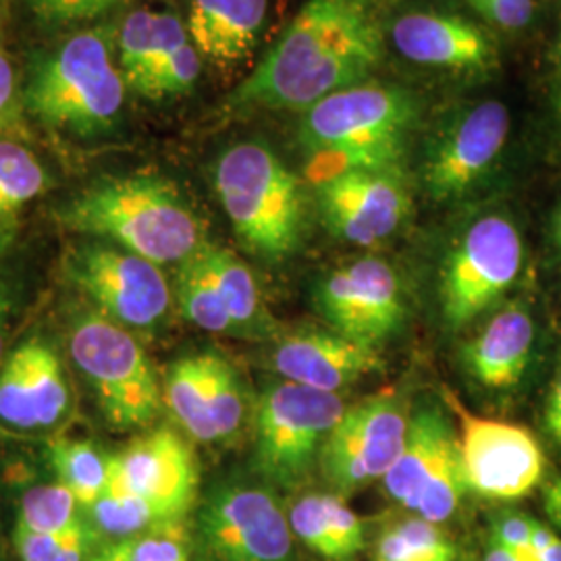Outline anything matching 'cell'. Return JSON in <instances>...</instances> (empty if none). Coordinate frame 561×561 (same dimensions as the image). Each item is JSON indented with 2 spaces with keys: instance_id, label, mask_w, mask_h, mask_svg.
I'll list each match as a JSON object with an SVG mask.
<instances>
[{
  "instance_id": "cell-30",
  "label": "cell",
  "mask_w": 561,
  "mask_h": 561,
  "mask_svg": "<svg viewBox=\"0 0 561 561\" xmlns=\"http://www.w3.org/2000/svg\"><path fill=\"white\" fill-rule=\"evenodd\" d=\"M48 185L50 180L32 150L20 141L0 140V222H11Z\"/></svg>"
},
{
  "instance_id": "cell-23",
  "label": "cell",
  "mask_w": 561,
  "mask_h": 561,
  "mask_svg": "<svg viewBox=\"0 0 561 561\" xmlns=\"http://www.w3.org/2000/svg\"><path fill=\"white\" fill-rule=\"evenodd\" d=\"M187 42V27L175 13L150 9L129 13L117 32L119 69L125 85L144 94L162 65Z\"/></svg>"
},
{
  "instance_id": "cell-47",
  "label": "cell",
  "mask_w": 561,
  "mask_h": 561,
  "mask_svg": "<svg viewBox=\"0 0 561 561\" xmlns=\"http://www.w3.org/2000/svg\"><path fill=\"white\" fill-rule=\"evenodd\" d=\"M15 238V225L13 222H0V259L7 254L9 245Z\"/></svg>"
},
{
  "instance_id": "cell-45",
  "label": "cell",
  "mask_w": 561,
  "mask_h": 561,
  "mask_svg": "<svg viewBox=\"0 0 561 561\" xmlns=\"http://www.w3.org/2000/svg\"><path fill=\"white\" fill-rule=\"evenodd\" d=\"M482 561H522L520 556L512 549H507L502 542L491 541L489 551L484 553V560Z\"/></svg>"
},
{
  "instance_id": "cell-33",
  "label": "cell",
  "mask_w": 561,
  "mask_h": 561,
  "mask_svg": "<svg viewBox=\"0 0 561 561\" xmlns=\"http://www.w3.org/2000/svg\"><path fill=\"white\" fill-rule=\"evenodd\" d=\"M13 541L21 561H85L102 547L85 520L59 535L34 533L18 524Z\"/></svg>"
},
{
  "instance_id": "cell-7",
  "label": "cell",
  "mask_w": 561,
  "mask_h": 561,
  "mask_svg": "<svg viewBox=\"0 0 561 561\" xmlns=\"http://www.w3.org/2000/svg\"><path fill=\"white\" fill-rule=\"evenodd\" d=\"M337 393L283 381L262 393L256 412V466L279 486H298L321 458L343 416Z\"/></svg>"
},
{
  "instance_id": "cell-1",
  "label": "cell",
  "mask_w": 561,
  "mask_h": 561,
  "mask_svg": "<svg viewBox=\"0 0 561 561\" xmlns=\"http://www.w3.org/2000/svg\"><path fill=\"white\" fill-rule=\"evenodd\" d=\"M381 55V27L360 0H308L229 102L306 111L358 85Z\"/></svg>"
},
{
  "instance_id": "cell-5",
  "label": "cell",
  "mask_w": 561,
  "mask_h": 561,
  "mask_svg": "<svg viewBox=\"0 0 561 561\" xmlns=\"http://www.w3.org/2000/svg\"><path fill=\"white\" fill-rule=\"evenodd\" d=\"M215 190L241 243L266 261H283L300 241V181L259 141L236 144L215 167Z\"/></svg>"
},
{
  "instance_id": "cell-32",
  "label": "cell",
  "mask_w": 561,
  "mask_h": 561,
  "mask_svg": "<svg viewBox=\"0 0 561 561\" xmlns=\"http://www.w3.org/2000/svg\"><path fill=\"white\" fill-rule=\"evenodd\" d=\"M76 495L57 482H44L27 489L20 502L18 524L44 535L67 533L85 520Z\"/></svg>"
},
{
  "instance_id": "cell-51",
  "label": "cell",
  "mask_w": 561,
  "mask_h": 561,
  "mask_svg": "<svg viewBox=\"0 0 561 561\" xmlns=\"http://www.w3.org/2000/svg\"><path fill=\"white\" fill-rule=\"evenodd\" d=\"M558 111H560V117H561V94H560V99H558Z\"/></svg>"
},
{
  "instance_id": "cell-28",
  "label": "cell",
  "mask_w": 561,
  "mask_h": 561,
  "mask_svg": "<svg viewBox=\"0 0 561 561\" xmlns=\"http://www.w3.org/2000/svg\"><path fill=\"white\" fill-rule=\"evenodd\" d=\"M204 248V245H202ZM198 250L194 256L181 262L175 280V298L187 321L208 333H236L231 317L222 304L219 287Z\"/></svg>"
},
{
  "instance_id": "cell-31",
  "label": "cell",
  "mask_w": 561,
  "mask_h": 561,
  "mask_svg": "<svg viewBox=\"0 0 561 561\" xmlns=\"http://www.w3.org/2000/svg\"><path fill=\"white\" fill-rule=\"evenodd\" d=\"M375 561H456V545L439 524L416 516L382 530Z\"/></svg>"
},
{
  "instance_id": "cell-42",
  "label": "cell",
  "mask_w": 561,
  "mask_h": 561,
  "mask_svg": "<svg viewBox=\"0 0 561 561\" xmlns=\"http://www.w3.org/2000/svg\"><path fill=\"white\" fill-rule=\"evenodd\" d=\"M13 296L11 291L0 283V364L4 360V347L11 331V319H13Z\"/></svg>"
},
{
  "instance_id": "cell-46",
  "label": "cell",
  "mask_w": 561,
  "mask_h": 561,
  "mask_svg": "<svg viewBox=\"0 0 561 561\" xmlns=\"http://www.w3.org/2000/svg\"><path fill=\"white\" fill-rule=\"evenodd\" d=\"M537 561H561V539L558 535L551 537V541L542 547L539 553H535Z\"/></svg>"
},
{
  "instance_id": "cell-14",
  "label": "cell",
  "mask_w": 561,
  "mask_h": 561,
  "mask_svg": "<svg viewBox=\"0 0 561 561\" xmlns=\"http://www.w3.org/2000/svg\"><path fill=\"white\" fill-rule=\"evenodd\" d=\"M460 414L461 472L466 486L489 500H520L542 479L545 456L518 424Z\"/></svg>"
},
{
  "instance_id": "cell-49",
  "label": "cell",
  "mask_w": 561,
  "mask_h": 561,
  "mask_svg": "<svg viewBox=\"0 0 561 561\" xmlns=\"http://www.w3.org/2000/svg\"><path fill=\"white\" fill-rule=\"evenodd\" d=\"M558 48H561V27H560V34H558V42H556V50Z\"/></svg>"
},
{
  "instance_id": "cell-17",
  "label": "cell",
  "mask_w": 561,
  "mask_h": 561,
  "mask_svg": "<svg viewBox=\"0 0 561 561\" xmlns=\"http://www.w3.org/2000/svg\"><path fill=\"white\" fill-rule=\"evenodd\" d=\"M317 190L329 229L356 245L389 238L410 208L396 171H341L317 180Z\"/></svg>"
},
{
  "instance_id": "cell-37",
  "label": "cell",
  "mask_w": 561,
  "mask_h": 561,
  "mask_svg": "<svg viewBox=\"0 0 561 561\" xmlns=\"http://www.w3.org/2000/svg\"><path fill=\"white\" fill-rule=\"evenodd\" d=\"M134 0H27L34 18L48 27L78 25L99 20Z\"/></svg>"
},
{
  "instance_id": "cell-9",
  "label": "cell",
  "mask_w": 561,
  "mask_h": 561,
  "mask_svg": "<svg viewBox=\"0 0 561 561\" xmlns=\"http://www.w3.org/2000/svg\"><path fill=\"white\" fill-rule=\"evenodd\" d=\"M65 275L101 314L129 331L157 329L173 304L161 266L117 245H76L65 259Z\"/></svg>"
},
{
  "instance_id": "cell-2",
  "label": "cell",
  "mask_w": 561,
  "mask_h": 561,
  "mask_svg": "<svg viewBox=\"0 0 561 561\" xmlns=\"http://www.w3.org/2000/svg\"><path fill=\"white\" fill-rule=\"evenodd\" d=\"M55 219L159 266L181 264L206 243L198 215L175 183L150 173L101 178L57 208Z\"/></svg>"
},
{
  "instance_id": "cell-8",
  "label": "cell",
  "mask_w": 561,
  "mask_h": 561,
  "mask_svg": "<svg viewBox=\"0 0 561 561\" xmlns=\"http://www.w3.org/2000/svg\"><path fill=\"white\" fill-rule=\"evenodd\" d=\"M294 539L289 516L266 486L222 482L198 510L202 561H294Z\"/></svg>"
},
{
  "instance_id": "cell-48",
  "label": "cell",
  "mask_w": 561,
  "mask_h": 561,
  "mask_svg": "<svg viewBox=\"0 0 561 561\" xmlns=\"http://www.w3.org/2000/svg\"><path fill=\"white\" fill-rule=\"evenodd\" d=\"M556 240H558V245H560L561 250V213L558 215V219H556Z\"/></svg>"
},
{
  "instance_id": "cell-34",
  "label": "cell",
  "mask_w": 561,
  "mask_h": 561,
  "mask_svg": "<svg viewBox=\"0 0 561 561\" xmlns=\"http://www.w3.org/2000/svg\"><path fill=\"white\" fill-rule=\"evenodd\" d=\"M208 389L217 442H227L243 426L245 396L236 368L217 354H208Z\"/></svg>"
},
{
  "instance_id": "cell-19",
  "label": "cell",
  "mask_w": 561,
  "mask_h": 561,
  "mask_svg": "<svg viewBox=\"0 0 561 561\" xmlns=\"http://www.w3.org/2000/svg\"><path fill=\"white\" fill-rule=\"evenodd\" d=\"M273 366L283 381L337 393L382 368L377 347L347 340L335 331H301L279 341Z\"/></svg>"
},
{
  "instance_id": "cell-26",
  "label": "cell",
  "mask_w": 561,
  "mask_h": 561,
  "mask_svg": "<svg viewBox=\"0 0 561 561\" xmlns=\"http://www.w3.org/2000/svg\"><path fill=\"white\" fill-rule=\"evenodd\" d=\"M210 275L219 287L222 304L231 317L236 333H252L266 324V314L262 308L259 283L254 279L248 264L233 252L204 243L202 248Z\"/></svg>"
},
{
  "instance_id": "cell-43",
  "label": "cell",
  "mask_w": 561,
  "mask_h": 561,
  "mask_svg": "<svg viewBox=\"0 0 561 561\" xmlns=\"http://www.w3.org/2000/svg\"><path fill=\"white\" fill-rule=\"evenodd\" d=\"M542 505L549 516V520L561 526V479L549 482L542 495Z\"/></svg>"
},
{
  "instance_id": "cell-16",
  "label": "cell",
  "mask_w": 561,
  "mask_h": 561,
  "mask_svg": "<svg viewBox=\"0 0 561 561\" xmlns=\"http://www.w3.org/2000/svg\"><path fill=\"white\" fill-rule=\"evenodd\" d=\"M317 308L335 333L368 347L391 337L403 321L400 283L379 259L352 262L324 277Z\"/></svg>"
},
{
  "instance_id": "cell-40",
  "label": "cell",
  "mask_w": 561,
  "mask_h": 561,
  "mask_svg": "<svg viewBox=\"0 0 561 561\" xmlns=\"http://www.w3.org/2000/svg\"><path fill=\"white\" fill-rule=\"evenodd\" d=\"M535 520L524 514H503L493 524V541L502 542L518 556L530 551V535Z\"/></svg>"
},
{
  "instance_id": "cell-36",
  "label": "cell",
  "mask_w": 561,
  "mask_h": 561,
  "mask_svg": "<svg viewBox=\"0 0 561 561\" xmlns=\"http://www.w3.org/2000/svg\"><path fill=\"white\" fill-rule=\"evenodd\" d=\"M125 561H192L181 522L162 524L141 537L125 541Z\"/></svg>"
},
{
  "instance_id": "cell-35",
  "label": "cell",
  "mask_w": 561,
  "mask_h": 561,
  "mask_svg": "<svg viewBox=\"0 0 561 561\" xmlns=\"http://www.w3.org/2000/svg\"><path fill=\"white\" fill-rule=\"evenodd\" d=\"M201 76V53L192 42L183 44L180 50L162 65L161 71L150 80L144 90V99L162 101L169 96L187 94Z\"/></svg>"
},
{
  "instance_id": "cell-52",
  "label": "cell",
  "mask_w": 561,
  "mask_h": 561,
  "mask_svg": "<svg viewBox=\"0 0 561 561\" xmlns=\"http://www.w3.org/2000/svg\"><path fill=\"white\" fill-rule=\"evenodd\" d=\"M522 561H537V558H530V556H528V558H524Z\"/></svg>"
},
{
  "instance_id": "cell-10",
  "label": "cell",
  "mask_w": 561,
  "mask_h": 561,
  "mask_svg": "<svg viewBox=\"0 0 561 561\" xmlns=\"http://www.w3.org/2000/svg\"><path fill=\"white\" fill-rule=\"evenodd\" d=\"M385 491L433 524L449 520L468 489L461 472L460 447L437 408H424L408 426L400 458L385 474Z\"/></svg>"
},
{
  "instance_id": "cell-6",
  "label": "cell",
  "mask_w": 561,
  "mask_h": 561,
  "mask_svg": "<svg viewBox=\"0 0 561 561\" xmlns=\"http://www.w3.org/2000/svg\"><path fill=\"white\" fill-rule=\"evenodd\" d=\"M69 358L111 426L144 428L159 416L161 382L134 331L101 312H83L69 329Z\"/></svg>"
},
{
  "instance_id": "cell-20",
  "label": "cell",
  "mask_w": 561,
  "mask_h": 561,
  "mask_svg": "<svg viewBox=\"0 0 561 561\" xmlns=\"http://www.w3.org/2000/svg\"><path fill=\"white\" fill-rule=\"evenodd\" d=\"M391 38L405 59L426 67L486 71L495 62L491 41L460 18L410 13L393 23Z\"/></svg>"
},
{
  "instance_id": "cell-39",
  "label": "cell",
  "mask_w": 561,
  "mask_h": 561,
  "mask_svg": "<svg viewBox=\"0 0 561 561\" xmlns=\"http://www.w3.org/2000/svg\"><path fill=\"white\" fill-rule=\"evenodd\" d=\"M21 106L18 76L11 59L0 50V134L20 129Z\"/></svg>"
},
{
  "instance_id": "cell-12",
  "label": "cell",
  "mask_w": 561,
  "mask_h": 561,
  "mask_svg": "<svg viewBox=\"0 0 561 561\" xmlns=\"http://www.w3.org/2000/svg\"><path fill=\"white\" fill-rule=\"evenodd\" d=\"M73 389L55 347L25 340L0 364V431L15 437L57 435L73 416Z\"/></svg>"
},
{
  "instance_id": "cell-29",
  "label": "cell",
  "mask_w": 561,
  "mask_h": 561,
  "mask_svg": "<svg viewBox=\"0 0 561 561\" xmlns=\"http://www.w3.org/2000/svg\"><path fill=\"white\" fill-rule=\"evenodd\" d=\"M83 516L102 545L131 541L162 524H173L164 520L150 503L115 493H104L99 502L85 507Z\"/></svg>"
},
{
  "instance_id": "cell-18",
  "label": "cell",
  "mask_w": 561,
  "mask_h": 561,
  "mask_svg": "<svg viewBox=\"0 0 561 561\" xmlns=\"http://www.w3.org/2000/svg\"><path fill=\"white\" fill-rule=\"evenodd\" d=\"M510 134V113L497 101L481 102L454 121L424 161V185L435 201L466 194L502 154Z\"/></svg>"
},
{
  "instance_id": "cell-13",
  "label": "cell",
  "mask_w": 561,
  "mask_h": 561,
  "mask_svg": "<svg viewBox=\"0 0 561 561\" xmlns=\"http://www.w3.org/2000/svg\"><path fill=\"white\" fill-rule=\"evenodd\" d=\"M408 426L400 401L389 396L352 405L322 447L319 461L324 479L343 495L385 479L400 458Z\"/></svg>"
},
{
  "instance_id": "cell-44",
  "label": "cell",
  "mask_w": 561,
  "mask_h": 561,
  "mask_svg": "<svg viewBox=\"0 0 561 561\" xmlns=\"http://www.w3.org/2000/svg\"><path fill=\"white\" fill-rule=\"evenodd\" d=\"M85 561H125V542L102 545L101 549Z\"/></svg>"
},
{
  "instance_id": "cell-41",
  "label": "cell",
  "mask_w": 561,
  "mask_h": 561,
  "mask_svg": "<svg viewBox=\"0 0 561 561\" xmlns=\"http://www.w3.org/2000/svg\"><path fill=\"white\" fill-rule=\"evenodd\" d=\"M545 426L549 435L561 445V375L551 389V396L547 400V410H545Z\"/></svg>"
},
{
  "instance_id": "cell-25",
  "label": "cell",
  "mask_w": 561,
  "mask_h": 561,
  "mask_svg": "<svg viewBox=\"0 0 561 561\" xmlns=\"http://www.w3.org/2000/svg\"><path fill=\"white\" fill-rule=\"evenodd\" d=\"M164 403L181 428L196 442H217L210 414L208 354L187 356L169 368L164 381Z\"/></svg>"
},
{
  "instance_id": "cell-50",
  "label": "cell",
  "mask_w": 561,
  "mask_h": 561,
  "mask_svg": "<svg viewBox=\"0 0 561 561\" xmlns=\"http://www.w3.org/2000/svg\"><path fill=\"white\" fill-rule=\"evenodd\" d=\"M556 57H558V60H560L561 62V48H558V50H556Z\"/></svg>"
},
{
  "instance_id": "cell-11",
  "label": "cell",
  "mask_w": 561,
  "mask_h": 561,
  "mask_svg": "<svg viewBox=\"0 0 561 561\" xmlns=\"http://www.w3.org/2000/svg\"><path fill=\"white\" fill-rule=\"evenodd\" d=\"M524 248L518 229L503 217H484L458 241L443 271V317L460 329L474 321L518 279Z\"/></svg>"
},
{
  "instance_id": "cell-24",
  "label": "cell",
  "mask_w": 561,
  "mask_h": 561,
  "mask_svg": "<svg viewBox=\"0 0 561 561\" xmlns=\"http://www.w3.org/2000/svg\"><path fill=\"white\" fill-rule=\"evenodd\" d=\"M287 516L294 537L322 560H354L364 549L362 520L340 495H304Z\"/></svg>"
},
{
  "instance_id": "cell-27",
  "label": "cell",
  "mask_w": 561,
  "mask_h": 561,
  "mask_svg": "<svg viewBox=\"0 0 561 561\" xmlns=\"http://www.w3.org/2000/svg\"><path fill=\"white\" fill-rule=\"evenodd\" d=\"M50 463L57 481L76 495L83 510L108 491L113 456L96 443L57 439L50 443Z\"/></svg>"
},
{
  "instance_id": "cell-22",
  "label": "cell",
  "mask_w": 561,
  "mask_h": 561,
  "mask_svg": "<svg viewBox=\"0 0 561 561\" xmlns=\"http://www.w3.org/2000/svg\"><path fill=\"white\" fill-rule=\"evenodd\" d=\"M535 324L520 306L497 312L466 347L470 375L486 389H510L518 385L530 362Z\"/></svg>"
},
{
  "instance_id": "cell-3",
  "label": "cell",
  "mask_w": 561,
  "mask_h": 561,
  "mask_svg": "<svg viewBox=\"0 0 561 561\" xmlns=\"http://www.w3.org/2000/svg\"><path fill=\"white\" fill-rule=\"evenodd\" d=\"M125 88L113 36L108 27H96L69 36L36 62L23 106L44 127L90 140L119 125Z\"/></svg>"
},
{
  "instance_id": "cell-15",
  "label": "cell",
  "mask_w": 561,
  "mask_h": 561,
  "mask_svg": "<svg viewBox=\"0 0 561 561\" xmlns=\"http://www.w3.org/2000/svg\"><path fill=\"white\" fill-rule=\"evenodd\" d=\"M150 503L167 522H181L196 502L198 463L192 447L159 426L113 456L108 491Z\"/></svg>"
},
{
  "instance_id": "cell-21",
  "label": "cell",
  "mask_w": 561,
  "mask_h": 561,
  "mask_svg": "<svg viewBox=\"0 0 561 561\" xmlns=\"http://www.w3.org/2000/svg\"><path fill=\"white\" fill-rule=\"evenodd\" d=\"M268 0H190L187 36L206 59H245L261 38Z\"/></svg>"
},
{
  "instance_id": "cell-4",
  "label": "cell",
  "mask_w": 561,
  "mask_h": 561,
  "mask_svg": "<svg viewBox=\"0 0 561 561\" xmlns=\"http://www.w3.org/2000/svg\"><path fill=\"white\" fill-rule=\"evenodd\" d=\"M416 119L414 99L400 88L352 85L304 111L300 141L327 175L364 169L396 171Z\"/></svg>"
},
{
  "instance_id": "cell-38",
  "label": "cell",
  "mask_w": 561,
  "mask_h": 561,
  "mask_svg": "<svg viewBox=\"0 0 561 561\" xmlns=\"http://www.w3.org/2000/svg\"><path fill=\"white\" fill-rule=\"evenodd\" d=\"M484 20L505 27L518 30L533 18V0H466Z\"/></svg>"
}]
</instances>
